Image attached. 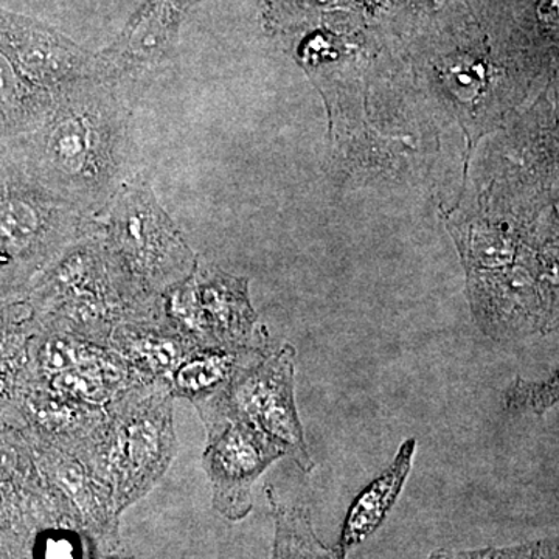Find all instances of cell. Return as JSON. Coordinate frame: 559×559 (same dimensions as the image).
Masks as SVG:
<instances>
[{"label": "cell", "instance_id": "obj_16", "mask_svg": "<svg viewBox=\"0 0 559 559\" xmlns=\"http://www.w3.org/2000/svg\"><path fill=\"white\" fill-rule=\"evenodd\" d=\"M43 559H76V546L64 536H51L43 544Z\"/></svg>", "mask_w": 559, "mask_h": 559}, {"label": "cell", "instance_id": "obj_13", "mask_svg": "<svg viewBox=\"0 0 559 559\" xmlns=\"http://www.w3.org/2000/svg\"><path fill=\"white\" fill-rule=\"evenodd\" d=\"M275 521L272 559H336L316 535L310 510L280 502L274 489L266 488Z\"/></svg>", "mask_w": 559, "mask_h": 559}, {"label": "cell", "instance_id": "obj_7", "mask_svg": "<svg viewBox=\"0 0 559 559\" xmlns=\"http://www.w3.org/2000/svg\"><path fill=\"white\" fill-rule=\"evenodd\" d=\"M207 444L202 465L213 489V507L226 520L241 521L252 510V487L272 463L286 457L270 437L240 419H204Z\"/></svg>", "mask_w": 559, "mask_h": 559}, {"label": "cell", "instance_id": "obj_9", "mask_svg": "<svg viewBox=\"0 0 559 559\" xmlns=\"http://www.w3.org/2000/svg\"><path fill=\"white\" fill-rule=\"evenodd\" d=\"M198 307V347L267 348L270 333L250 305L248 280L219 270L193 274Z\"/></svg>", "mask_w": 559, "mask_h": 559}, {"label": "cell", "instance_id": "obj_10", "mask_svg": "<svg viewBox=\"0 0 559 559\" xmlns=\"http://www.w3.org/2000/svg\"><path fill=\"white\" fill-rule=\"evenodd\" d=\"M106 348L143 381H164L194 347L165 319L162 305L150 314L124 320Z\"/></svg>", "mask_w": 559, "mask_h": 559}, {"label": "cell", "instance_id": "obj_15", "mask_svg": "<svg viewBox=\"0 0 559 559\" xmlns=\"http://www.w3.org/2000/svg\"><path fill=\"white\" fill-rule=\"evenodd\" d=\"M558 371L549 380L533 382L516 378L503 393V409L510 414H533L543 417L558 406Z\"/></svg>", "mask_w": 559, "mask_h": 559}, {"label": "cell", "instance_id": "obj_14", "mask_svg": "<svg viewBox=\"0 0 559 559\" xmlns=\"http://www.w3.org/2000/svg\"><path fill=\"white\" fill-rule=\"evenodd\" d=\"M50 97L51 92L33 86L10 58L0 51V110L7 119L20 121L27 131L46 110Z\"/></svg>", "mask_w": 559, "mask_h": 559}, {"label": "cell", "instance_id": "obj_17", "mask_svg": "<svg viewBox=\"0 0 559 559\" xmlns=\"http://www.w3.org/2000/svg\"><path fill=\"white\" fill-rule=\"evenodd\" d=\"M0 333H2V326H0ZM3 334H0V337H2Z\"/></svg>", "mask_w": 559, "mask_h": 559}, {"label": "cell", "instance_id": "obj_12", "mask_svg": "<svg viewBox=\"0 0 559 559\" xmlns=\"http://www.w3.org/2000/svg\"><path fill=\"white\" fill-rule=\"evenodd\" d=\"M267 348H193L168 378L171 395L189 400L194 409L212 403L226 395L238 371Z\"/></svg>", "mask_w": 559, "mask_h": 559}, {"label": "cell", "instance_id": "obj_6", "mask_svg": "<svg viewBox=\"0 0 559 559\" xmlns=\"http://www.w3.org/2000/svg\"><path fill=\"white\" fill-rule=\"evenodd\" d=\"M98 219L28 180L0 193V267H21L35 285L76 241L97 230Z\"/></svg>", "mask_w": 559, "mask_h": 559}, {"label": "cell", "instance_id": "obj_11", "mask_svg": "<svg viewBox=\"0 0 559 559\" xmlns=\"http://www.w3.org/2000/svg\"><path fill=\"white\" fill-rule=\"evenodd\" d=\"M415 451L417 440L403 441L392 465L371 481L352 503L342 525L340 540L333 549L336 559L347 558L349 551L369 539L381 527L406 485Z\"/></svg>", "mask_w": 559, "mask_h": 559}, {"label": "cell", "instance_id": "obj_8", "mask_svg": "<svg viewBox=\"0 0 559 559\" xmlns=\"http://www.w3.org/2000/svg\"><path fill=\"white\" fill-rule=\"evenodd\" d=\"M0 49L33 86L55 92L92 79H108L100 57L64 35L21 17H0Z\"/></svg>", "mask_w": 559, "mask_h": 559}, {"label": "cell", "instance_id": "obj_4", "mask_svg": "<svg viewBox=\"0 0 559 559\" xmlns=\"http://www.w3.org/2000/svg\"><path fill=\"white\" fill-rule=\"evenodd\" d=\"M98 234L117 270L143 299H159L200 264L150 183L139 176L124 180L114 194L98 218Z\"/></svg>", "mask_w": 559, "mask_h": 559}, {"label": "cell", "instance_id": "obj_2", "mask_svg": "<svg viewBox=\"0 0 559 559\" xmlns=\"http://www.w3.org/2000/svg\"><path fill=\"white\" fill-rule=\"evenodd\" d=\"M173 401L167 382H138L70 451L108 489L117 511L142 499L170 468L178 451Z\"/></svg>", "mask_w": 559, "mask_h": 559}, {"label": "cell", "instance_id": "obj_1", "mask_svg": "<svg viewBox=\"0 0 559 559\" xmlns=\"http://www.w3.org/2000/svg\"><path fill=\"white\" fill-rule=\"evenodd\" d=\"M110 79L51 92L31 132V178L100 218L127 180L128 117Z\"/></svg>", "mask_w": 559, "mask_h": 559}, {"label": "cell", "instance_id": "obj_5", "mask_svg": "<svg viewBox=\"0 0 559 559\" xmlns=\"http://www.w3.org/2000/svg\"><path fill=\"white\" fill-rule=\"evenodd\" d=\"M296 348L289 344L261 352L234 378L226 395L198 407L202 421L229 415L260 430L283 448L304 473L316 468L294 395Z\"/></svg>", "mask_w": 559, "mask_h": 559}, {"label": "cell", "instance_id": "obj_3", "mask_svg": "<svg viewBox=\"0 0 559 559\" xmlns=\"http://www.w3.org/2000/svg\"><path fill=\"white\" fill-rule=\"evenodd\" d=\"M159 299H143L106 252L97 230L76 241L44 272L32 289L33 323L46 333L69 334L105 347L124 320L156 311Z\"/></svg>", "mask_w": 559, "mask_h": 559}]
</instances>
